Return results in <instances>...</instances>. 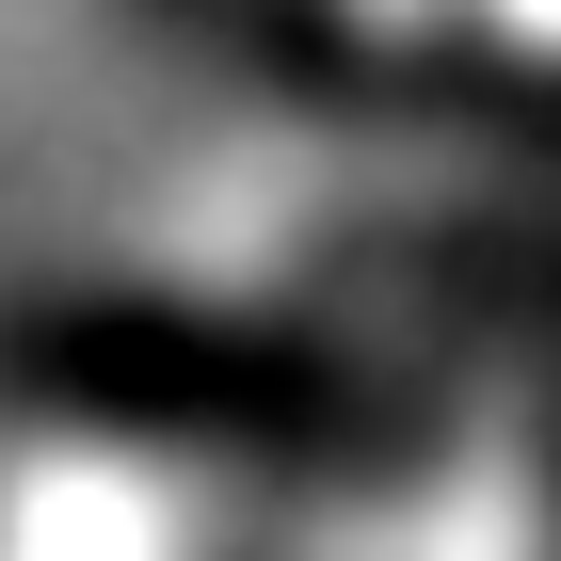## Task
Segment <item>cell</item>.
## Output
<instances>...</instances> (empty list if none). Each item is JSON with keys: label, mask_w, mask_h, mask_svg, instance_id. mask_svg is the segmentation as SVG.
Wrapping results in <instances>:
<instances>
[{"label": "cell", "mask_w": 561, "mask_h": 561, "mask_svg": "<svg viewBox=\"0 0 561 561\" xmlns=\"http://www.w3.org/2000/svg\"><path fill=\"white\" fill-rule=\"evenodd\" d=\"M353 273H386L449 321H561V209H386Z\"/></svg>", "instance_id": "obj_3"}, {"label": "cell", "mask_w": 561, "mask_h": 561, "mask_svg": "<svg viewBox=\"0 0 561 561\" xmlns=\"http://www.w3.org/2000/svg\"><path fill=\"white\" fill-rule=\"evenodd\" d=\"M0 401H33L48 433H96V449H193V466H273V481H369L433 449V401L386 386L369 353L176 289L0 305Z\"/></svg>", "instance_id": "obj_1"}, {"label": "cell", "mask_w": 561, "mask_h": 561, "mask_svg": "<svg viewBox=\"0 0 561 561\" xmlns=\"http://www.w3.org/2000/svg\"><path fill=\"white\" fill-rule=\"evenodd\" d=\"M145 16H176L209 65L305 96V113H514V129H561V81H529V65H449V48L353 16V0H145Z\"/></svg>", "instance_id": "obj_2"}]
</instances>
